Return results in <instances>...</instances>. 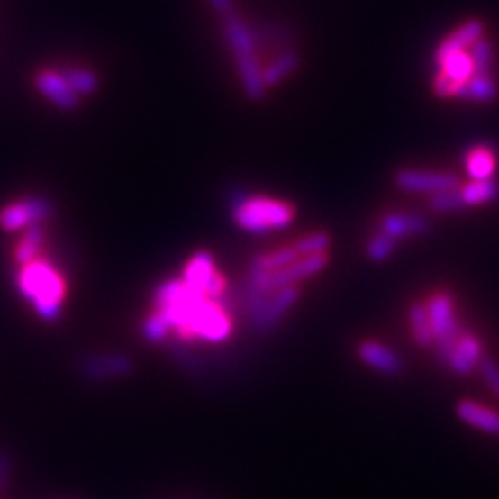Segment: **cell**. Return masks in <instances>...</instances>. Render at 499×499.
Listing matches in <instances>:
<instances>
[{
    "label": "cell",
    "instance_id": "15",
    "mask_svg": "<svg viewBox=\"0 0 499 499\" xmlns=\"http://www.w3.org/2000/svg\"><path fill=\"white\" fill-rule=\"evenodd\" d=\"M298 259H300V254L296 252L295 246L293 248H281V250H276V252H270V254H259L252 259V263H250L246 276L272 274L276 270H281L285 267L293 265Z\"/></svg>",
    "mask_w": 499,
    "mask_h": 499
},
{
    "label": "cell",
    "instance_id": "17",
    "mask_svg": "<svg viewBox=\"0 0 499 499\" xmlns=\"http://www.w3.org/2000/svg\"><path fill=\"white\" fill-rule=\"evenodd\" d=\"M43 242H45L43 224H33V226L26 228L19 246L15 248V261L23 267L28 263H33L35 258H38V254H40Z\"/></svg>",
    "mask_w": 499,
    "mask_h": 499
},
{
    "label": "cell",
    "instance_id": "12",
    "mask_svg": "<svg viewBox=\"0 0 499 499\" xmlns=\"http://www.w3.org/2000/svg\"><path fill=\"white\" fill-rule=\"evenodd\" d=\"M485 32V24L477 19H472L468 23H465L462 26H458L455 32H451L448 38L440 43V47L435 52V63L440 67L442 61L455 54V52H462L467 47H472L477 40L483 38Z\"/></svg>",
    "mask_w": 499,
    "mask_h": 499
},
{
    "label": "cell",
    "instance_id": "21",
    "mask_svg": "<svg viewBox=\"0 0 499 499\" xmlns=\"http://www.w3.org/2000/svg\"><path fill=\"white\" fill-rule=\"evenodd\" d=\"M59 73L67 80L70 89H73L78 96L93 95L98 89V77L89 68L65 67L63 70H59Z\"/></svg>",
    "mask_w": 499,
    "mask_h": 499
},
{
    "label": "cell",
    "instance_id": "18",
    "mask_svg": "<svg viewBox=\"0 0 499 499\" xmlns=\"http://www.w3.org/2000/svg\"><path fill=\"white\" fill-rule=\"evenodd\" d=\"M300 67V56L296 52H283L267 68H263V82L267 87L277 86L281 80L293 75Z\"/></svg>",
    "mask_w": 499,
    "mask_h": 499
},
{
    "label": "cell",
    "instance_id": "4",
    "mask_svg": "<svg viewBox=\"0 0 499 499\" xmlns=\"http://www.w3.org/2000/svg\"><path fill=\"white\" fill-rule=\"evenodd\" d=\"M50 215L52 204L43 196H32L3 207L0 211V228L5 231H19L33 224H43Z\"/></svg>",
    "mask_w": 499,
    "mask_h": 499
},
{
    "label": "cell",
    "instance_id": "13",
    "mask_svg": "<svg viewBox=\"0 0 499 499\" xmlns=\"http://www.w3.org/2000/svg\"><path fill=\"white\" fill-rule=\"evenodd\" d=\"M430 230L431 224L420 215H413V213H388L381 219V231L395 240L425 235Z\"/></svg>",
    "mask_w": 499,
    "mask_h": 499
},
{
    "label": "cell",
    "instance_id": "14",
    "mask_svg": "<svg viewBox=\"0 0 499 499\" xmlns=\"http://www.w3.org/2000/svg\"><path fill=\"white\" fill-rule=\"evenodd\" d=\"M215 263H213V258L207 252H198L186 267L184 270V283L189 289L205 295L207 285L215 274Z\"/></svg>",
    "mask_w": 499,
    "mask_h": 499
},
{
    "label": "cell",
    "instance_id": "2",
    "mask_svg": "<svg viewBox=\"0 0 499 499\" xmlns=\"http://www.w3.org/2000/svg\"><path fill=\"white\" fill-rule=\"evenodd\" d=\"M295 205L272 198H240L233 204V221L239 228L265 233L289 226L295 219Z\"/></svg>",
    "mask_w": 499,
    "mask_h": 499
},
{
    "label": "cell",
    "instance_id": "20",
    "mask_svg": "<svg viewBox=\"0 0 499 499\" xmlns=\"http://www.w3.org/2000/svg\"><path fill=\"white\" fill-rule=\"evenodd\" d=\"M467 168L474 180H488L495 170V152L490 147H476L467 158Z\"/></svg>",
    "mask_w": 499,
    "mask_h": 499
},
{
    "label": "cell",
    "instance_id": "6",
    "mask_svg": "<svg viewBox=\"0 0 499 499\" xmlns=\"http://www.w3.org/2000/svg\"><path fill=\"white\" fill-rule=\"evenodd\" d=\"M300 300V289L298 287H285L272 295H268L267 302L261 305V309L250 316V324L258 333H268L272 331L283 316L291 311V307L296 305Z\"/></svg>",
    "mask_w": 499,
    "mask_h": 499
},
{
    "label": "cell",
    "instance_id": "31",
    "mask_svg": "<svg viewBox=\"0 0 499 499\" xmlns=\"http://www.w3.org/2000/svg\"><path fill=\"white\" fill-rule=\"evenodd\" d=\"M10 468H12L10 455L5 449H0V488L5 486V483L8 479V474H10Z\"/></svg>",
    "mask_w": 499,
    "mask_h": 499
},
{
    "label": "cell",
    "instance_id": "1",
    "mask_svg": "<svg viewBox=\"0 0 499 499\" xmlns=\"http://www.w3.org/2000/svg\"><path fill=\"white\" fill-rule=\"evenodd\" d=\"M17 287L21 295L33 305L35 313L47 322H56L61 314L65 283L52 265L38 259L24 265L17 277Z\"/></svg>",
    "mask_w": 499,
    "mask_h": 499
},
{
    "label": "cell",
    "instance_id": "9",
    "mask_svg": "<svg viewBox=\"0 0 499 499\" xmlns=\"http://www.w3.org/2000/svg\"><path fill=\"white\" fill-rule=\"evenodd\" d=\"M35 87H38V91L59 110L73 112L75 108H78L80 96L70 89L61 73H56V70H41V73L35 77Z\"/></svg>",
    "mask_w": 499,
    "mask_h": 499
},
{
    "label": "cell",
    "instance_id": "5",
    "mask_svg": "<svg viewBox=\"0 0 499 499\" xmlns=\"http://www.w3.org/2000/svg\"><path fill=\"white\" fill-rule=\"evenodd\" d=\"M78 372L87 381H108L133 372V361L124 353H91L78 361Z\"/></svg>",
    "mask_w": 499,
    "mask_h": 499
},
{
    "label": "cell",
    "instance_id": "8",
    "mask_svg": "<svg viewBox=\"0 0 499 499\" xmlns=\"http://www.w3.org/2000/svg\"><path fill=\"white\" fill-rule=\"evenodd\" d=\"M359 359L374 372L388 377H396L404 372V359L386 344L377 340H363L358 348Z\"/></svg>",
    "mask_w": 499,
    "mask_h": 499
},
{
    "label": "cell",
    "instance_id": "30",
    "mask_svg": "<svg viewBox=\"0 0 499 499\" xmlns=\"http://www.w3.org/2000/svg\"><path fill=\"white\" fill-rule=\"evenodd\" d=\"M460 84H457V82H453L446 73H442V70H440V73L435 77V80H433V91H435V95H439V96H442V98H448V96H457L458 95V91H460Z\"/></svg>",
    "mask_w": 499,
    "mask_h": 499
},
{
    "label": "cell",
    "instance_id": "3",
    "mask_svg": "<svg viewBox=\"0 0 499 499\" xmlns=\"http://www.w3.org/2000/svg\"><path fill=\"white\" fill-rule=\"evenodd\" d=\"M427 313H430V322L435 337V353L437 359L446 365L451 351L455 349L462 330L455 316V304L448 293H435L425 302Z\"/></svg>",
    "mask_w": 499,
    "mask_h": 499
},
{
    "label": "cell",
    "instance_id": "26",
    "mask_svg": "<svg viewBox=\"0 0 499 499\" xmlns=\"http://www.w3.org/2000/svg\"><path fill=\"white\" fill-rule=\"evenodd\" d=\"M330 235L326 231H318L313 235H307L304 239H300L295 248L296 252L300 254V258H307V256H316V254H326L330 248Z\"/></svg>",
    "mask_w": 499,
    "mask_h": 499
},
{
    "label": "cell",
    "instance_id": "23",
    "mask_svg": "<svg viewBox=\"0 0 499 499\" xmlns=\"http://www.w3.org/2000/svg\"><path fill=\"white\" fill-rule=\"evenodd\" d=\"M460 195L462 200H465V205H479L499 196V184L492 177H488V180H474V184L460 189Z\"/></svg>",
    "mask_w": 499,
    "mask_h": 499
},
{
    "label": "cell",
    "instance_id": "10",
    "mask_svg": "<svg viewBox=\"0 0 499 499\" xmlns=\"http://www.w3.org/2000/svg\"><path fill=\"white\" fill-rule=\"evenodd\" d=\"M483 359V346L479 342V339L472 333L462 331L455 349L451 351L449 359H448V367L453 374L468 377L474 374V370L479 367Z\"/></svg>",
    "mask_w": 499,
    "mask_h": 499
},
{
    "label": "cell",
    "instance_id": "19",
    "mask_svg": "<svg viewBox=\"0 0 499 499\" xmlns=\"http://www.w3.org/2000/svg\"><path fill=\"white\" fill-rule=\"evenodd\" d=\"M499 95V87L492 77H472L458 91V98L476 100V102H492Z\"/></svg>",
    "mask_w": 499,
    "mask_h": 499
},
{
    "label": "cell",
    "instance_id": "22",
    "mask_svg": "<svg viewBox=\"0 0 499 499\" xmlns=\"http://www.w3.org/2000/svg\"><path fill=\"white\" fill-rule=\"evenodd\" d=\"M440 70L442 73H446L453 82L465 86L474 77V63H472L470 54L462 50V52H455V54L448 56L442 61Z\"/></svg>",
    "mask_w": 499,
    "mask_h": 499
},
{
    "label": "cell",
    "instance_id": "24",
    "mask_svg": "<svg viewBox=\"0 0 499 499\" xmlns=\"http://www.w3.org/2000/svg\"><path fill=\"white\" fill-rule=\"evenodd\" d=\"M492 45L486 40H477L472 45V63H474V75L476 77H490L492 75Z\"/></svg>",
    "mask_w": 499,
    "mask_h": 499
},
{
    "label": "cell",
    "instance_id": "7",
    "mask_svg": "<svg viewBox=\"0 0 499 499\" xmlns=\"http://www.w3.org/2000/svg\"><path fill=\"white\" fill-rule=\"evenodd\" d=\"M396 186L411 193H444L460 187L458 176L449 172H427L404 168L396 174Z\"/></svg>",
    "mask_w": 499,
    "mask_h": 499
},
{
    "label": "cell",
    "instance_id": "32",
    "mask_svg": "<svg viewBox=\"0 0 499 499\" xmlns=\"http://www.w3.org/2000/svg\"><path fill=\"white\" fill-rule=\"evenodd\" d=\"M209 5L215 8L219 14H222L224 17L233 14V0H209Z\"/></svg>",
    "mask_w": 499,
    "mask_h": 499
},
{
    "label": "cell",
    "instance_id": "16",
    "mask_svg": "<svg viewBox=\"0 0 499 499\" xmlns=\"http://www.w3.org/2000/svg\"><path fill=\"white\" fill-rule=\"evenodd\" d=\"M409 326L414 342L420 348H431L435 344L431 322H430V313H427L425 302H416L411 305L409 311Z\"/></svg>",
    "mask_w": 499,
    "mask_h": 499
},
{
    "label": "cell",
    "instance_id": "29",
    "mask_svg": "<svg viewBox=\"0 0 499 499\" xmlns=\"http://www.w3.org/2000/svg\"><path fill=\"white\" fill-rule=\"evenodd\" d=\"M477 368L485 385L490 388L494 396L499 398V365L490 358H483Z\"/></svg>",
    "mask_w": 499,
    "mask_h": 499
},
{
    "label": "cell",
    "instance_id": "28",
    "mask_svg": "<svg viewBox=\"0 0 499 499\" xmlns=\"http://www.w3.org/2000/svg\"><path fill=\"white\" fill-rule=\"evenodd\" d=\"M395 248H396V240L379 231L367 244V256L372 261H385L386 258H390L392 252H395Z\"/></svg>",
    "mask_w": 499,
    "mask_h": 499
},
{
    "label": "cell",
    "instance_id": "27",
    "mask_svg": "<svg viewBox=\"0 0 499 499\" xmlns=\"http://www.w3.org/2000/svg\"><path fill=\"white\" fill-rule=\"evenodd\" d=\"M427 205L437 213H448V211H457L460 207H465V200H462V195L458 189H453V191L431 195L430 200H427Z\"/></svg>",
    "mask_w": 499,
    "mask_h": 499
},
{
    "label": "cell",
    "instance_id": "25",
    "mask_svg": "<svg viewBox=\"0 0 499 499\" xmlns=\"http://www.w3.org/2000/svg\"><path fill=\"white\" fill-rule=\"evenodd\" d=\"M170 326L167 320L156 311L152 313L145 322H142V337H145V340L152 342V344H161L167 340L168 333H170Z\"/></svg>",
    "mask_w": 499,
    "mask_h": 499
},
{
    "label": "cell",
    "instance_id": "11",
    "mask_svg": "<svg viewBox=\"0 0 499 499\" xmlns=\"http://www.w3.org/2000/svg\"><path fill=\"white\" fill-rule=\"evenodd\" d=\"M457 418L486 435H499V413L474 400H460L455 407Z\"/></svg>",
    "mask_w": 499,
    "mask_h": 499
}]
</instances>
